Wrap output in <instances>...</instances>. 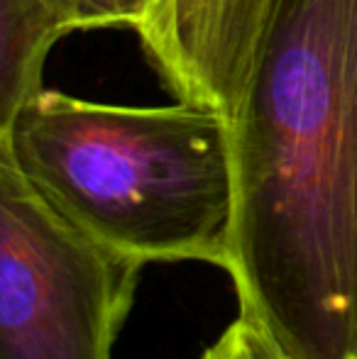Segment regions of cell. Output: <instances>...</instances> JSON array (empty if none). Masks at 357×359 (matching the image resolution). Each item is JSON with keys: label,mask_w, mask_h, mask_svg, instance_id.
<instances>
[{"label": "cell", "mask_w": 357, "mask_h": 359, "mask_svg": "<svg viewBox=\"0 0 357 359\" xmlns=\"http://www.w3.org/2000/svg\"><path fill=\"white\" fill-rule=\"evenodd\" d=\"M201 359H289L257 320L240 316L223 335L201 355Z\"/></svg>", "instance_id": "7"}, {"label": "cell", "mask_w": 357, "mask_h": 359, "mask_svg": "<svg viewBox=\"0 0 357 359\" xmlns=\"http://www.w3.org/2000/svg\"><path fill=\"white\" fill-rule=\"evenodd\" d=\"M269 0H154L137 32L181 95L235 113Z\"/></svg>", "instance_id": "4"}, {"label": "cell", "mask_w": 357, "mask_h": 359, "mask_svg": "<svg viewBox=\"0 0 357 359\" xmlns=\"http://www.w3.org/2000/svg\"><path fill=\"white\" fill-rule=\"evenodd\" d=\"M64 32L49 0H0V123L42 90L47 49Z\"/></svg>", "instance_id": "5"}, {"label": "cell", "mask_w": 357, "mask_h": 359, "mask_svg": "<svg viewBox=\"0 0 357 359\" xmlns=\"http://www.w3.org/2000/svg\"><path fill=\"white\" fill-rule=\"evenodd\" d=\"M144 264L59 215L0 159V359H113Z\"/></svg>", "instance_id": "3"}, {"label": "cell", "mask_w": 357, "mask_h": 359, "mask_svg": "<svg viewBox=\"0 0 357 359\" xmlns=\"http://www.w3.org/2000/svg\"><path fill=\"white\" fill-rule=\"evenodd\" d=\"M0 159L115 250L228 266L233 137L220 108L110 105L42 88L0 123Z\"/></svg>", "instance_id": "2"}, {"label": "cell", "mask_w": 357, "mask_h": 359, "mask_svg": "<svg viewBox=\"0 0 357 359\" xmlns=\"http://www.w3.org/2000/svg\"><path fill=\"white\" fill-rule=\"evenodd\" d=\"M230 137L240 316L289 359H357V0H269Z\"/></svg>", "instance_id": "1"}, {"label": "cell", "mask_w": 357, "mask_h": 359, "mask_svg": "<svg viewBox=\"0 0 357 359\" xmlns=\"http://www.w3.org/2000/svg\"><path fill=\"white\" fill-rule=\"evenodd\" d=\"M67 29L130 25L140 29L154 0H49Z\"/></svg>", "instance_id": "6"}]
</instances>
